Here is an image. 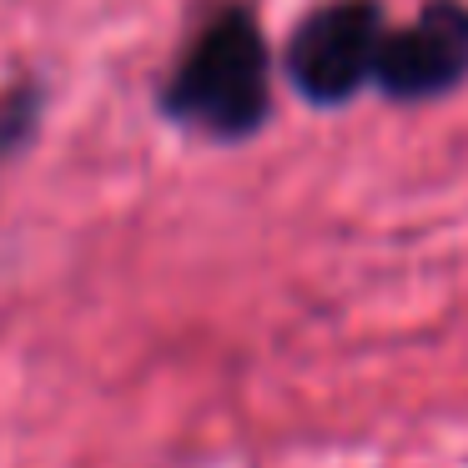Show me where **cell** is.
Wrapping results in <instances>:
<instances>
[{
	"mask_svg": "<svg viewBox=\"0 0 468 468\" xmlns=\"http://www.w3.org/2000/svg\"><path fill=\"white\" fill-rule=\"evenodd\" d=\"M156 112L207 142H252L272 116V46L252 5H222L176 56Z\"/></svg>",
	"mask_w": 468,
	"mask_h": 468,
	"instance_id": "1",
	"label": "cell"
},
{
	"mask_svg": "<svg viewBox=\"0 0 468 468\" xmlns=\"http://www.w3.org/2000/svg\"><path fill=\"white\" fill-rule=\"evenodd\" d=\"M388 16L378 0H327L292 26L282 46V76L307 106H347L373 86Z\"/></svg>",
	"mask_w": 468,
	"mask_h": 468,
	"instance_id": "2",
	"label": "cell"
},
{
	"mask_svg": "<svg viewBox=\"0 0 468 468\" xmlns=\"http://www.w3.org/2000/svg\"><path fill=\"white\" fill-rule=\"evenodd\" d=\"M41 122V86H16L0 96V152H21Z\"/></svg>",
	"mask_w": 468,
	"mask_h": 468,
	"instance_id": "4",
	"label": "cell"
},
{
	"mask_svg": "<svg viewBox=\"0 0 468 468\" xmlns=\"http://www.w3.org/2000/svg\"><path fill=\"white\" fill-rule=\"evenodd\" d=\"M468 81V0H423L408 26H388L373 91L398 106H428Z\"/></svg>",
	"mask_w": 468,
	"mask_h": 468,
	"instance_id": "3",
	"label": "cell"
}]
</instances>
